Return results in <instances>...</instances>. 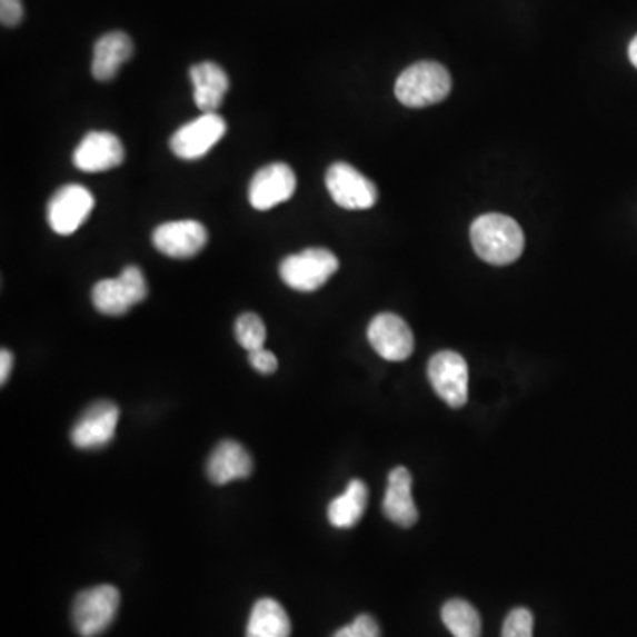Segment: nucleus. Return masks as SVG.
<instances>
[{"label":"nucleus","mask_w":637,"mask_h":637,"mask_svg":"<svg viewBox=\"0 0 637 637\" xmlns=\"http://www.w3.org/2000/svg\"><path fill=\"white\" fill-rule=\"evenodd\" d=\"M471 245L481 260L492 266H508L525 250V232L514 218L489 212L472 221Z\"/></svg>","instance_id":"f257e3e1"},{"label":"nucleus","mask_w":637,"mask_h":637,"mask_svg":"<svg viewBox=\"0 0 637 637\" xmlns=\"http://www.w3.org/2000/svg\"><path fill=\"white\" fill-rule=\"evenodd\" d=\"M451 91V77L439 62H417L400 73L395 96L409 109H424L445 100Z\"/></svg>","instance_id":"f03ea898"},{"label":"nucleus","mask_w":637,"mask_h":637,"mask_svg":"<svg viewBox=\"0 0 637 637\" xmlns=\"http://www.w3.org/2000/svg\"><path fill=\"white\" fill-rule=\"evenodd\" d=\"M278 271L287 287L298 292H313L339 271V259L326 248H307L286 257Z\"/></svg>","instance_id":"7ed1b4c3"},{"label":"nucleus","mask_w":637,"mask_h":637,"mask_svg":"<svg viewBox=\"0 0 637 637\" xmlns=\"http://www.w3.org/2000/svg\"><path fill=\"white\" fill-rule=\"evenodd\" d=\"M149 287L142 269L128 266L118 278H104L92 289V305L104 316H125L148 298Z\"/></svg>","instance_id":"20e7f679"},{"label":"nucleus","mask_w":637,"mask_h":637,"mask_svg":"<svg viewBox=\"0 0 637 637\" xmlns=\"http://www.w3.org/2000/svg\"><path fill=\"white\" fill-rule=\"evenodd\" d=\"M121 594L116 586L100 585L77 595L73 603V625L82 637H96L112 625L118 615Z\"/></svg>","instance_id":"39448f33"},{"label":"nucleus","mask_w":637,"mask_h":637,"mask_svg":"<svg viewBox=\"0 0 637 637\" xmlns=\"http://www.w3.org/2000/svg\"><path fill=\"white\" fill-rule=\"evenodd\" d=\"M430 385L450 408H465L468 402L469 370L465 358L456 351H441L430 358L427 367Z\"/></svg>","instance_id":"423d86ee"},{"label":"nucleus","mask_w":637,"mask_h":637,"mask_svg":"<svg viewBox=\"0 0 637 637\" xmlns=\"http://www.w3.org/2000/svg\"><path fill=\"white\" fill-rule=\"evenodd\" d=\"M326 188L335 205L352 211L370 209L378 202V188L349 163H334L326 172Z\"/></svg>","instance_id":"0eeeda50"},{"label":"nucleus","mask_w":637,"mask_h":637,"mask_svg":"<svg viewBox=\"0 0 637 637\" xmlns=\"http://www.w3.org/2000/svg\"><path fill=\"white\" fill-rule=\"evenodd\" d=\"M226 131V119L217 112L202 113L172 135L170 149L182 160H199L223 139Z\"/></svg>","instance_id":"6e6552de"},{"label":"nucleus","mask_w":637,"mask_h":637,"mask_svg":"<svg viewBox=\"0 0 637 637\" xmlns=\"http://www.w3.org/2000/svg\"><path fill=\"white\" fill-rule=\"evenodd\" d=\"M94 209V196L82 185H66L48 202V223L53 232L71 236Z\"/></svg>","instance_id":"1a4fd4ad"},{"label":"nucleus","mask_w":637,"mask_h":637,"mask_svg":"<svg viewBox=\"0 0 637 637\" xmlns=\"http://www.w3.org/2000/svg\"><path fill=\"white\" fill-rule=\"evenodd\" d=\"M119 411L116 404L100 400L83 412L71 430V441L80 450H100L107 447L118 430Z\"/></svg>","instance_id":"9d476101"},{"label":"nucleus","mask_w":637,"mask_h":637,"mask_svg":"<svg viewBox=\"0 0 637 637\" xmlns=\"http://www.w3.org/2000/svg\"><path fill=\"white\" fill-rule=\"evenodd\" d=\"M367 337L374 351L388 361L408 360L415 351L411 328L397 313L385 312L374 317Z\"/></svg>","instance_id":"9b49d317"},{"label":"nucleus","mask_w":637,"mask_h":637,"mask_svg":"<svg viewBox=\"0 0 637 637\" xmlns=\"http://www.w3.org/2000/svg\"><path fill=\"white\" fill-rule=\"evenodd\" d=\"M152 245L163 256L190 259L208 245V230L196 220L167 221L152 232Z\"/></svg>","instance_id":"f8f14e48"},{"label":"nucleus","mask_w":637,"mask_h":637,"mask_svg":"<svg viewBox=\"0 0 637 637\" xmlns=\"http://www.w3.org/2000/svg\"><path fill=\"white\" fill-rule=\"evenodd\" d=\"M295 191L296 176L291 167L286 163H271L253 176L248 188V199L257 211H268L287 202L295 196Z\"/></svg>","instance_id":"ddd939ff"},{"label":"nucleus","mask_w":637,"mask_h":637,"mask_svg":"<svg viewBox=\"0 0 637 637\" xmlns=\"http://www.w3.org/2000/svg\"><path fill=\"white\" fill-rule=\"evenodd\" d=\"M125 148L119 137L110 131H91L74 149L73 163L82 172H104L121 166Z\"/></svg>","instance_id":"4468645a"},{"label":"nucleus","mask_w":637,"mask_h":637,"mask_svg":"<svg viewBox=\"0 0 637 637\" xmlns=\"http://www.w3.org/2000/svg\"><path fill=\"white\" fill-rule=\"evenodd\" d=\"M382 511L391 522L400 528H411L412 525H417L418 508L412 499L411 472L402 466L395 468L388 475Z\"/></svg>","instance_id":"2eb2a0df"},{"label":"nucleus","mask_w":637,"mask_h":637,"mask_svg":"<svg viewBox=\"0 0 637 637\" xmlns=\"http://www.w3.org/2000/svg\"><path fill=\"white\" fill-rule=\"evenodd\" d=\"M253 471L252 456L235 439L218 442L208 460V477L217 486L248 478Z\"/></svg>","instance_id":"dca6fc26"},{"label":"nucleus","mask_w":637,"mask_h":637,"mask_svg":"<svg viewBox=\"0 0 637 637\" xmlns=\"http://www.w3.org/2000/svg\"><path fill=\"white\" fill-rule=\"evenodd\" d=\"M135 47L127 32L113 31L101 36L96 41L92 56L91 73L98 82H110L121 70L125 62L130 61Z\"/></svg>","instance_id":"f3484780"},{"label":"nucleus","mask_w":637,"mask_h":637,"mask_svg":"<svg viewBox=\"0 0 637 637\" xmlns=\"http://www.w3.org/2000/svg\"><path fill=\"white\" fill-rule=\"evenodd\" d=\"M190 79L193 83V100L200 112H217L230 87L229 74L226 70L217 62H200V64L191 66Z\"/></svg>","instance_id":"a211bd4d"},{"label":"nucleus","mask_w":637,"mask_h":637,"mask_svg":"<svg viewBox=\"0 0 637 637\" xmlns=\"http://www.w3.org/2000/svg\"><path fill=\"white\" fill-rule=\"evenodd\" d=\"M292 627L282 604L260 598L247 625V637H291Z\"/></svg>","instance_id":"6ab92c4d"},{"label":"nucleus","mask_w":637,"mask_h":637,"mask_svg":"<svg viewBox=\"0 0 637 637\" xmlns=\"http://www.w3.org/2000/svg\"><path fill=\"white\" fill-rule=\"evenodd\" d=\"M369 501V489L364 480H351L339 498H335L328 507V519L331 526L339 529L355 528L364 517Z\"/></svg>","instance_id":"aec40b11"},{"label":"nucleus","mask_w":637,"mask_h":637,"mask_svg":"<svg viewBox=\"0 0 637 637\" xmlns=\"http://www.w3.org/2000/svg\"><path fill=\"white\" fill-rule=\"evenodd\" d=\"M442 624L454 637H481V620L477 609L462 598L448 600L441 609Z\"/></svg>","instance_id":"412c9836"},{"label":"nucleus","mask_w":637,"mask_h":637,"mask_svg":"<svg viewBox=\"0 0 637 637\" xmlns=\"http://www.w3.org/2000/svg\"><path fill=\"white\" fill-rule=\"evenodd\" d=\"M236 339L245 351L252 352L262 349L266 342V326L257 313L247 312L236 321Z\"/></svg>","instance_id":"4be33fe9"},{"label":"nucleus","mask_w":637,"mask_h":637,"mask_svg":"<svg viewBox=\"0 0 637 637\" xmlns=\"http://www.w3.org/2000/svg\"><path fill=\"white\" fill-rule=\"evenodd\" d=\"M501 637H534V615L526 607L508 613Z\"/></svg>","instance_id":"5701e85b"},{"label":"nucleus","mask_w":637,"mask_h":637,"mask_svg":"<svg viewBox=\"0 0 637 637\" xmlns=\"http://www.w3.org/2000/svg\"><path fill=\"white\" fill-rule=\"evenodd\" d=\"M331 637H381V630L372 616L360 615L352 624L337 630Z\"/></svg>","instance_id":"b1692460"},{"label":"nucleus","mask_w":637,"mask_h":637,"mask_svg":"<svg viewBox=\"0 0 637 637\" xmlns=\"http://www.w3.org/2000/svg\"><path fill=\"white\" fill-rule=\"evenodd\" d=\"M248 360H250V364H252V367L257 372L265 374V376L277 372V356H275L273 352L268 351V349H265V347H262V349H257V351L248 352Z\"/></svg>","instance_id":"393cba45"},{"label":"nucleus","mask_w":637,"mask_h":637,"mask_svg":"<svg viewBox=\"0 0 637 637\" xmlns=\"http://www.w3.org/2000/svg\"><path fill=\"white\" fill-rule=\"evenodd\" d=\"M23 20L22 0H0V22L4 27H17Z\"/></svg>","instance_id":"a878e982"},{"label":"nucleus","mask_w":637,"mask_h":637,"mask_svg":"<svg viewBox=\"0 0 637 637\" xmlns=\"http://www.w3.org/2000/svg\"><path fill=\"white\" fill-rule=\"evenodd\" d=\"M11 369H13V352L2 349L0 352V382L2 385H6L11 376Z\"/></svg>","instance_id":"bb28decb"},{"label":"nucleus","mask_w":637,"mask_h":637,"mask_svg":"<svg viewBox=\"0 0 637 637\" xmlns=\"http://www.w3.org/2000/svg\"><path fill=\"white\" fill-rule=\"evenodd\" d=\"M629 59H630V62H633V64L636 66V68H637V36H636V38H634L633 41H630Z\"/></svg>","instance_id":"cd10ccee"}]
</instances>
